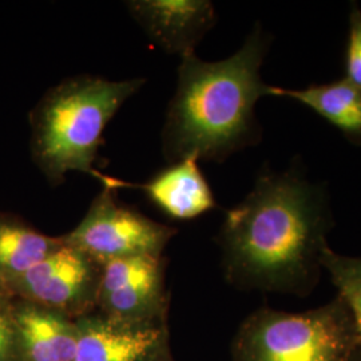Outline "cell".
<instances>
[{
    "mask_svg": "<svg viewBox=\"0 0 361 361\" xmlns=\"http://www.w3.org/2000/svg\"><path fill=\"white\" fill-rule=\"evenodd\" d=\"M324 271H328L353 316L361 345V257H349L336 253L331 246L324 252Z\"/></svg>",
    "mask_w": 361,
    "mask_h": 361,
    "instance_id": "14",
    "label": "cell"
},
{
    "mask_svg": "<svg viewBox=\"0 0 361 361\" xmlns=\"http://www.w3.org/2000/svg\"><path fill=\"white\" fill-rule=\"evenodd\" d=\"M125 186L141 189L155 207L178 221L198 219L217 207L212 188L194 157L170 164L145 185L126 182Z\"/></svg>",
    "mask_w": 361,
    "mask_h": 361,
    "instance_id": "11",
    "label": "cell"
},
{
    "mask_svg": "<svg viewBox=\"0 0 361 361\" xmlns=\"http://www.w3.org/2000/svg\"><path fill=\"white\" fill-rule=\"evenodd\" d=\"M174 228L155 222L116 200V189L104 186L77 228L62 235L66 245L86 255L101 268L135 256H162Z\"/></svg>",
    "mask_w": 361,
    "mask_h": 361,
    "instance_id": "5",
    "label": "cell"
},
{
    "mask_svg": "<svg viewBox=\"0 0 361 361\" xmlns=\"http://www.w3.org/2000/svg\"><path fill=\"white\" fill-rule=\"evenodd\" d=\"M143 78L110 80L95 75L68 78L47 91L30 114L31 154L52 185L68 171H83L118 189L121 180L104 176L94 161L107 123L145 85Z\"/></svg>",
    "mask_w": 361,
    "mask_h": 361,
    "instance_id": "3",
    "label": "cell"
},
{
    "mask_svg": "<svg viewBox=\"0 0 361 361\" xmlns=\"http://www.w3.org/2000/svg\"><path fill=\"white\" fill-rule=\"evenodd\" d=\"M97 312L128 323L165 322V261L162 256H135L102 267Z\"/></svg>",
    "mask_w": 361,
    "mask_h": 361,
    "instance_id": "7",
    "label": "cell"
},
{
    "mask_svg": "<svg viewBox=\"0 0 361 361\" xmlns=\"http://www.w3.org/2000/svg\"><path fill=\"white\" fill-rule=\"evenodd\" d=\"M345 79L361 90V8L352 3L349 10L348 40L345 47Z\"/></svg>",
    "mask_w": 361,
    "mask_h": 361,
    "instance_id": "16",
    "label": "cell"
},
{
    "mask_svg": "<svg viewBox=\"0 0 361 361\" xmlns=\"http://www.w3.org/2000/svg\"><path fill=\"white\" fill-rule=\"evenodd\" d=\"M19 361H74L78 326L65 314L15 298Z\"/></svg>",
    "mask_w": 361,
    "mask_h": 361,
    "instance_id": "10",
    "label": "cell"
},
{
    "mask_svg": "<svg viewBox=\"0 0 361 361\" xmlns=\"http://www.w3.org/2000/svg\"><path fill=\"white\" fill-rule=\"evenodd\" d=\"M360 337L348 305L337 296L314 310L290 313L261 308L232 341L233 361H349Z\"/></svg>",
    "mask_w": 361,
    "mask_h": 361,
    "instance_id": "4",
    "label": "cell"
},
{
    "mask_svg": "<svg viewBox=\"0 0 361 361\" xmlns=\"http://www.w3.org/2000/svg\"><path fill=\"white\" fill-rule=\"evenodd\" d=\"M101 271L86 255L63 243L6 289L18 300L75 320L97 310Z\"/></svg>",
    "mask_w": 361,
    "mask_h": 361,
    "instance_id": "6",
    "label": "cell"
},
{
    "mask_svg": "<svg viewBox=\"0 0 361 361\" xmlns=\"http://www.w3.org/2000/svg\"><path fill=\"white\" fill-rule=\"evenodd\" d=\"M0 361H19L16 325H15V297L0 286Z\"/></svg>",
    "mask_w": 361,
    "mask_h": 361,
    "instance_id": "15",
    "label": "cell"
},
{
    "mask_svg": "<svg viewBox=\"0 0 361 361\" xmlns=\"http://www.w3.org/2000/svg\"><path fill=\"white\" fill-rule=\"evenodd\" d=\"M63 245L11 214L0 213V286L8 285Z\"/></svg>",
    "mask_w": 361,
    "mask_h": 361,
    "instance_id": "13",
    "label": "cell"
},
{
    "mask_svg": "<svg viewBox=\"0 0 361 361\" xmlns=\"http://www.w3.org/2000/svg\"><path fill=\"white\" fill-rule=\"evenodd\" d=\"M271 40L257 25L243 47L226 59L205 62L195 54L180 58L177 89L162 131L169 164L188 157L222 162L259 143L262 128L256 104L271 97L261 67Z\"/></svg>",
    "mask_w": 361,
    "mask_h": 361,
    "instance_id": "2",
    "label": "cell"
},
{
    "mask_svg": "<svg viewBox=\"0 0 361 361\" xmlns=\"http://www.w3.org/2000/svg\"><path fill=\"white\" fill-rule=\"evenodd\" d=\"M334 226L328 189L310 182L297 159L280 173L264 168L250 193L225 213L224 276L241 290L310 296Z\"/></svg>",
    "mask_w": 361,
    "mask_h": 361,
    "instance_id": "1",
    "label": "cell"
},
{
    "mask_svg": "<svg viewBox=\"0 0 361 361\" xmlns=\"http://www.w3.org/2000/svg\"><path fill=\"white\" fill-rule=\"evenodd\" d=\"M75 323L74 361H150L168 340L165 322L128 323L94 310L75 319Z\"/></svg>",
    "mask_w": 361,
    "mask_h": 361,
    "instance_id": "8",
    "label": "cell"
},
{
    "mask_svg": "<svg viewBox=\"0 0 361 361\" xmlns=\"http://www.w3.org/2000/svg\"><path fill=\"white\" fill-rule=\"evenodd\" d=\"M126 4L149 38L180 58L194 54L217 20L214 6L207 0H131Z\"/></svg>",
    "mask_w": 361,
    "mask_h": 361,
    "instance_id": "9",
    "label": "cell"
},
{
    "mask_svg": "<svg viewBox=\"0 0 361 361\" xmlns=\"http://www.w3.org/2000/svg\"><path fill=\"white\" fill-rule=\"evenodd\" d=\"M349 361H361V345L357 348V350L353 353V356L350 357Z\"/></svg>",
    "mask_w": 361,
    "mask_h": 361,
    "instance_id": "18",
    "label": "cell"
},
{
    "mask_svg": "<svg viewBox=\"0 0 361 361\" xmlns=\"http://www.w3.org/2000/svg\"><path fill=\"white\" fill-rule=\"evenodd\" d=\"M271 97L293 99L323 116L355 146H361V90L345 78L304 89L271 86Z\"/></svg>",
    "mask_w": 361,
    "mask_h": 361,
    "instance_id": "12",
    "label": "cell"
},
{
    "mask_svg": "<svg viewBox=\"0 0 361 361\" xmlns=\"http://www.w3.org/2000/svg\"><path fill=\"white\" fill-rule=\"evenodd\" d=\"M150 361H174L173 360V356H171V352L169 348V340H166L158 350L155 352L153 359Z\"/></svg>",
    "mask_w": 361,
    "mask_h": 361,
    "instance_id": "17",
    "label": "cell"
}]
</instances>
